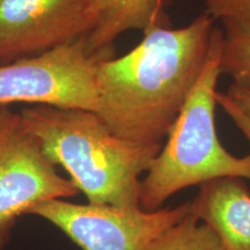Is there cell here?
I'll list each match as a JSON object with an SVG mask.
<instances>
[{
	"mask_svg": "<svg viewBox=\"0 0 250 250\" xmlns=\"http://www.w3.org/2000/svg\"><path fill=\"white\" fill-rule=\"evenodd\" d=\"M214 19L197 17L186 27L153 26L122 57L96 67V114L115 134L140 143H162L204 68Z\"/></svg>",
	"mask_w": 250,
	"mask_h": 250,
	"instance_id": "cell-1",
	"label": "cell"
},
{
	"mask_svg": "<svg viewBox=\"0 0 250 250\" xmlns=\"http://www.w3.org/2000/svg\"><path fill=\"white\" fill-rule=\"evenodd\" d=\"M43 153L61 166L90 204L140 206L139 183L162 143L122 138L83 109L35 105L20 112Z\"/></svg>",
	"mask_w": 250,
	"mask_h": 250,
	"instance_id": "cell-2",
	"label": "cell"
},
{
	"mask_svg": "<svg viewBox=\"0 0 250 250\" xmlns=\"http://www.w3.org/2000/svg\"><path fill=\"white\" fill-rule=\"evenodd\" d=\"M221 41L223 29L214 26L201 76L166 137L167 142L140 180L139 205L144 210H159L181 190L215 179L250 181V154L228 152L215 126Z\"/></svg>",
	"mask_w": 250,
	"mask_h": 250,
	"instance_id": "cell-3",
	"label": "cell"
},
{
	"mask_svg": "<svg viewBox=\"0 0 250 250\" xmlns=\"http://www.w3.org/2000/svg\"><path fill=\"white\" fill-rule=\"evenodd\" d=\"M81 39L42 54L0 64V107L34 103L96 112L99 90L96 67Z\"/></svg>",
	"mask_w": 250,
	"mask_h": 250,
	"instance_id": "cell-4",
	"label": "cell"
},
{
	"mask_svg": "<svg viewBox=\"0 0 250 250\" xmlns=\"http://www.w3.org/2000/svg\"><path fill=\"white\" fill-rule=\"evenodd\" d=\"M191 213V203L146 211L140 206L50 199L28 214L49 221L83 250H149L166 229Z\"/></svg>",
	"mask_w": 250,
	"mask_h": 250,
	"instance_id": "cell-5",
	"label": "cell"
},
{
	"mask_svg": "<svg viewBox=\"0 0 250 250\" xmlns=\"http://www.w3.org/2000/svg\"><path fill=\"white\" fill-rule=\"evenodd\" d=\"M78 193L24 127L21 114L0 107V249L20 215L29 213L40 203Z\"/></svg>",
	"mask_w": 250,
	"mask_h": 250,
	"instance_id": "cell-6",
	"label": "cell"
},
{
	"mask_svg": "<svg viewBox=\"0 0 250 250\" xmlns=\"http://www.w3.org/2000/svg\"><path fill=\"white\" fill-rule=\"evenodd\" d=\"M87 0H0V64L85 39Z\"/></svg>",
	"mask_w": 250,
	"mask_h": 250,
	"instance_id": "cell-7",
	"label": "cell"
},
{
	"mask_svg": "<svg viewBox=\"0 0 250 250\" xmlns=\"http://www.w3.org/2000/svg\"><path fill=\"white\" fill-rule=\"evenodd\" d=\"M191 214L214 230L225 250H250V191L240 177H221L199 186Z\"/></svg>",
	"mask_w": 250,
	"mask_h": 250,
	"instance_id": "cell-8",
	"label": "cell"
},
{
	"mask_svg": "<svg viewBox=\"0 0 250 250\" xmlns=\"http://www.w3.org/2000/svg\"><path fill=\"white\" fill-rule=\"evenodd\" d=\"M89 33L83 40L90 55L114 57V43L129 30H147L153 26H167L165 0H87Z\"/></svg>",
	"mask_w": 250,
	"mask_h": 250,
	"instance_id": "cell-9",
	"label": "cell"
},
{
	"mask_svg": "<svg viewBox=\"0 0 250 250\" xmlns=\"http://www.w3.org/2000/svg\"><path fill=\"white\" fill-rule=\"evenodd\" d=\"M221 23L220 73L232 78L234 85L250 89V21L223 19Z\"/></svg>",
	"mask_w": 250,
	"mask_h": 250,
	"instance_id": "cell-10",
	"label": "cell"
},
{
	"mask_svg": "<svg viewBox=\"0 0 250 250\" xmlns=\"http://www.w3.org/2000/svg\"><path fill=\"white\" fill-rule=\"evenodd\" d=\"M149 250H225V248L214 230L190 213L156 237Z\"/></svg>",
	"mask_w": 250,
	"mask_h": 250,
	"instance_id": "cell-11",
	"label": "cell"
},
{
	"mask_svg": "<svg viewBox=\"0 0 250 250\" xmlns=\"http://www.w3.org/2000/svg\"><path fill=\"white\" fill-rule=\"evenodd\" d=\"M205 13L214 20L240 19L250 21V0H205Z\"/></svg>",
	"mask_w": 250,
	"mask_h": 250,
	"instance_id": "cell-12",
	"label": "cell"
},
{
	"mask_svg": "<svg viewBox=\"0 0 250 250\" xmlns=\"http://www.w3.org/2000/svg\"><path fill=\"white\" fill-rule=\"evenodd\" d=\"M215 100H217V104L223 108L227 116L233 121V123L236 125L240 132L246 137L247 142L250 144V117L237 107L235 102L227 94L217 92Z\"/></svg>",
	"mask_w": 250,
	"mask_h": 250,
	"instance_id": "cell-13",
	"label": "cell"
},
{
	"mask_svg": "<svg viewBox=\"0 0 250 250\" xmlns=\"http://www.w3.org/2000/svg\"><path fill=\"white\" fill-rule=\"evenodd\" d=\"M226 94L235 102L237 107L250 117V89L242 88L233 83L229 86Z\"/></svg>",
	"mask_w": 250,
	"mask_h": 250,
	"instance_id": "cell-14",
	"label": "cell"
}]
</instances>
